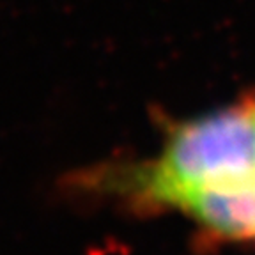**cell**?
Wrapping results in <instances>:
<instances>
[{"label": "cell", "instance_id": "3", "mask_svg": "<svg viewBox=\"0 0 255 255\" xmlns=\"http://www.w3.org/2000/svg\"><path fill=\"white\" fill-rule=\"evenodd\" d=\"M254 112H255V103H254Z\"/></svg>", "mask_w": 255, "mask_h": 255}, {"label": "cell", "instance_id": "1", "mask_svg": "<svg viewBox=\"0 0 255 255\" xmlns=\"http://www.w3.org/2000/svg\"><path fill=\"white\" fill-rule=\"evenodd\" d=\"M255 181L254 103L179 123L158 156L110 163L78 174L73 186L112 195L136 209H168L181 193Z\"/></svg>", "mask_w": 255, "mask_h": 255}, {"label": "cell", "instance_id": "2", "mask_svg": "<svg viewBox=\"0 0 255 255\" xmlns=\"http://www.w3.org/2000/svg\"><path fill=\"white\" fill-rule=\"evenodd\" d=\"M168 209L186 215L213 239L255 241V181L184 191Z\"/></svg>", "mask_w": 255, "mask_h": 255}]
</instances>
